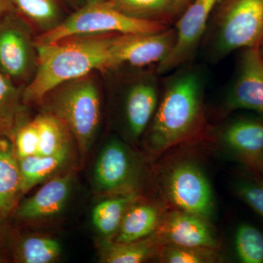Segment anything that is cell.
Masks as SVG:
<instances>
[{
	"label": "cell",
	"mask_w": 263,
	"mask_h": 263,
	"mask_svg": "<svg viewBox=\"0 0 263 263\" xmlns=\"http://www.w3.org/2000/svg\"><path fill=\"white\" fill-rule=\"evenodd\" d=\"M117 34L73 36L35 44V73L22 93L24 103H39L63 83L94 70L111 69L112 46Z\"/></svg>",
	"instance_id": "obj_1"
},
{
	"label": "cell",
	"mask_w": 263,
	"mask_h": 263,
	"mask_svg": "<svg viewBox=\"0 0 263 263\" xmlns=\"http://www.w3.org/2000/svg\"><path fill=\"white\" fill-rule=\"evenodd\" d=\"M164 83L163 92L150 123L148 146L154 153L197 136L205 124V79L198 69L178 68Z\"/></svg>",
	"instance_id": "obj_2"
},
{
	"label": "cell",
	"mask_w": 263,
	"mask_h": 263,
	"mask_svg": "<svg viewBox=\"0 0 263 263\" xmlns=\"http://www.w3.org/2000/svg\"><path fill=\"white\" fill-rule=\"evenodd\" d=\"M48 113L61 119L75 137L81 152L89 150L101 117L98 85L87 75L67 81L48 93Z\"/></svg>",
	"instance_id": "obj_3"
},
{
	"label": "cell",
	"mask_w": 263,
	"mask_h": 263,
	"mask_svg": "<svg viewBox=\"0 0 263 263\" xmlns=\"http://www.w3.org/2000/svg\"><path fill=\"white\" fill-rule=\"evenodd\" d=\"M169 26L160 22L133 18L114 8L107 0L90 2L54 28L41 33L34 44L56 42L64 38L103 34H148Z\"/></svg>",
	"instance_id": "obj_4"
},
{
	"label": "cell",
	"mask_w": 263,
	"mask_h": 263,
	"mask_svg": "<svg viewBox=\"0 0 263 263\" xmlns=\"http://www.w3.org/2000/svg\"><path fill=\"white\" fill-rule=\"evenodd\" d=\"M210 33V55L220 60L238 49L257 48L263 37V0H220Z\"/></svg>",
	"instance_id": "obj_5"
},
{
	"label": "cell",
	"mask_w": 263,
	"mask_h": 263,
	"mask_svg": "<svg viewBox=\"0 0 263 263\" xmlns=\"http://www.w3.org/2000/svg\"><path fill=\"white\" fill-rule=\"evenodd\" d=\"M166 195L178 210L209 219L214 212L212 186L202 169L190 161L175 164L164 179Z\"/></svg>",
	"instance_id": "obj_6"
},
{
	"label": "cell",
	"mask_w": 263,
	"mask_h": 263,
	"mask_svg": "<svg viewBox=\"0 0 263 263\" xmlns=\"http://www.w3.org/2000/svg\"><path fill=\"white\" fill-rule=\"evenodd\" d=\"M220 0H193L178 18L176 42L167 58L157 66L159 73L165 74L187 64L205 36L211 15Z\"/></svg>",
	"instance_id": "obj_7"
},
{
	"label": "cell",
	"mask_w": 263,
	"mask_h": 263,
	"mask_svg": "<svg viewBox=\"0 0 263 263\" xmlns=\"http://www.w3.org/2000/svg\"><path fill=\"white\" fill-rule=\"evenodd\" d=\"M37 65V51L16 12L0 19V71L12 81L25 80Z\"/></svg>",
	"instance_id": "obj_8"
},
{
	"label": "cell",
	"mask_w": 263,
	"mask_h": 263,
	"mask_svg": "<svg viewBox=\"0 0 263 263\" xmlns=\"http://www.w3.org/2000/svg\"><path fill=\"white\" fill-rule=\"evenodd\" d=\"M176 42L174 27L148 34H118L112 46L111 69L159 66Z\"/></svg>",
	"instance_id": "obj_9"
},
{
	"label": "cell",
	"mask_w": 263,
	"mask_h": 263,
	"mask_svg": "<svg viewBox=\"0 0 263 263\" xmlns=\"http://www.w3.org/2000/svg\"><path fill=\"white\" fill-rule=\"evenodd\" d=\"M226 108L252 110L263 117V60L258 48L243 49L226 95Z\"/></svg>",
	"instance_id": "obj_10"
},
{
	"label": "cell",
	"mask_w": 263,
	"mask_h": 263,
	"mask_svg": "<svg viewBox=\"0 0 263 263\" xmlns=\"http://www.w3.org/2000/svg\"><path fill=\"white\" fill-rule=\"evenodd\" d=\"M221 143L235 158L263 179V117H240L220 132Z\"/></svg>",
	"instance_id": "obj_11"
},
{
	"label": "cell",
	"mask_w": 263,
	"mask_h": 263,
	"mask_svg": "<svg viewBox=\"0 0 263 263\" xmlns=\"http://www.w3.org/2000/svg\"><path fill=\"white\" fill-rule=\"evenodd\" d=\"M137 167L130 151L122 142L112 140L101 152L94 170V182L98 191L126 194L136 182Z\"/></svg>",
	"instance_id": "obj_12"
},
{
	"label": "cell",
	"mask_w": 263,
	"mask_h": 263,
	"mask_svg": "<svg viewBox=\"0 0 263 263\" xmlns=\"http://www.w3.org/2000/svg\"><path fill=\"white\" fill-rule=\"evenodd\" d=\"M155 235L162 245L215 249V233L209 220L190 213L177 210L162 218Z\"/></svg>",
	"instance_id": "obj_13"
},
{
	"label": "cell",
	"mask_w": 263,
	"mask_h": 263,
	"mask_svg": "<svg viewBox=\"0 0 263 263\" xmlns=\"http://www.w3.org/2000/svg\"><path fill=\"white\" fill-rule=\"evenodd\" d=\"M160 92L154 76H148L134 81L124 99V118L129 134L138 138L146 131L158 106Z\"/></svg>",
	"instance_id": "obj_14"
},
{
	"label": "cell",
	"mask_w": 263,
	"mask_h": 263,
	"mask_svg": "<svg viewBox=\"0 0 263 263\" xmlns=\"http://www.w3.org/2000/svg\"><path fill=\"white\" fill-rule=\"evenodd\" d=\"M71 184L70 174L51 180L19 206L17 216L30 220L57 215L68 200Z\"/></svg>",
	"instance_id": "obj_15"
},
{
	"label": "cell",
	"mask_w": 263,
	"mask_h": 263,
	"mask_svg": "<svg viewBox=\"0 0 263 263\" xmlns=\"http://www.w3.org/2000/svg\"><path fill=\"white\" fill-rule=\"evenodd\" d=\"M0 137V221L16 206L22 195V179L13 145Z\"/></svg>",
	"instance_id": "obj_16"
},
{
	"label": "cell",
	"mask_w": 263,
	"mask_h": 263,
	"mask_svg": "<svg viewBox=\"0 0 263 263\" xmlns=\"http://www.w3.org/2000/svg\"><path fill=\"white\" fill-rule=\"evenodd\" d=\"M162 219L156 205L133 203L124 214L115 241L129 243L145 239L157 231Z\"/></svg>",
	"instance_id": "obj_17"
},
{
	"label": "cell",
	"mask_w": 263,
	"mask_h": 263,
	"mask_svg": "<svg viewBox=\"0 0 263 263\" xmlns=\"http://www.w3.org/2000/svg\"><path fill=\"white\" fill-rule=\"evenodd\" d=\"M68 156L69 151H66L55 155H34L18 159L22 193H27L58 171L65 163Z\"/></svg>",
	"instance_id": "obj_18"
},
{
	"label": "cell",
	"mask_w": 263,
	"mask_h": 263,
	"mask_svg": "<svg viewBox=\"0 0 263 263\" xmlns=\"http://www.w3.org/2000/svg\"><path fill=\"white\" fill-rule=\"evenodd\" d=\"M155 233L151 238L129 243H108L104 248L103 259L106 263H140L152 258L162 247Z\"/></svg>",
	"instance_id": "obj_19"
},
{
	"label": "cell",
	"mask_w": 263,
	"mask_h": 263,
	"mask_svg": "<svg viewBox=\"0 0 263 263\" xmlns=\"http://www.w3.org/2000/svg\"><path fill=\"white\" fill-rule=\"evenodd\" d=\"M114 8L133 18L169 25L175 19L174 0H107Z\"/></svg>",
	"instance_id": "obj_20"
},
{
	"label": "cell",
	"mask_w": 263,
	"mask_h": 263,
	"mask_svg": "<svg viewBox=\"0 0 263 263\" xmlns=\"http://www.w3.org/2000/svg\"><path fill=\"white\" fill-rule=\"evenodd\" d=\"M136 201V195L129 193L100 202L92 212L95 228L105 236L117 234L124 214Z\"/></svg>",
	"instance_id": "obj_21"
},
{
	"label": "cell",
	"mask_w": 263,
	"mask_h": 263,
	"mask_svg": "<svg viewBox=\"0 0 263 263\" xmlns=\"http://www.w3.org/2000/svg\"><path fill=\"white\" fill-rule=\"evenodd\" d=\"M39 135L37 155L51 156L69 151V130L61 119L50 113L35 119Z\"/></svg>",
	"instance_id": "obj_22"
},
{
	"label": "cell",
	"mask_w": 263,
	"mask_h": 263,
	"mask_svg": "<svg viewBox=\"0 0 263 263\" xmlns=\"http://www.w3.org/2000/svg\"><path fill=\"white\" fill-rule=\"evenodd\" d=\"M17 14L31 24L48 32L62 22V9L58 0H11Z\"/></svg>",
	"instance_id": "obj_23"
},
{
	"label": "cell",
	"mask_w": 263,
	"mask_h": 263,
	"mask_svg": "<svg viewBox=\"0 0 263 263\" xmlns=\"http://www.w3.org/2000/svg\"><path fill=\"white\" fill-rule=\"evenodd\" d=\"M61 251L60 243L53 238L29 236L15 247V259L24 263L53 262L60 257Z\"/></svg>",
	"instance_id": "obj_24"
},
{
	"label": "cell",
	"mask_w": 263,
	"mask_h": 263,
	"mask_svg": "<svg viewBox=\"0 0 263 263\" xmlns=\"http://www.w3.org/2000/svg\"><path fill=\"white\" fill-rule=\"evenodd\" d=\"M20 98L13 81L0 71V137L9 136L14 129Z\"/></svg>",
	"instance_id": "obj_25"
},
{
	"label": "cell",
	"mask_w": 263,
	"mask_h": 263,
	"mask_svg": "<svg viewBox=\"0 0 263 263\" xmlns=\"http://www.w3.org/2000/svg\"><path fill=\"white\" fill-rule=\"evenodd\" d=\"M235 248L240 262L262 263V232L251 224H240L235 232Z\"/></svg>",
	"instance_id": "obj_26"
},
{
	"label": "cell",
	"mask_w": 263,
	"mask_h": 263,
	"mask_svg": "<svg viewBox=\"0 0 263 263\" xmlns=\"http://www.w3.org/2000/svg\"><path fill=\"white\" fill-rule=\"evenodd\" d=\"M159 259L167 263H210L217 262L215 249L164 245L158 252Z\"/></svg>",
	"instance_id": "obj_27"
},
{
	"label": "cell",
	"mask_w": 263,
	"mask_h": 263,
	"mask_svg": "<svg viewBox=\"0 0 263 263\" xmlns=\"http://www.w3.org/2000/svg\"><path fill=\"white\" fill-rule=\"evenodd\" d=\"M14 152L17 159L37 155L39 135L35 121L21 126L15 133Z\"/></svg>",
	"instance_id": "obj_28"
},
{
	"label": "cell",
	"mask_w": 263,
	"mask_h": 263,
	"mask_svg": "<svg viewBox=\"0 0 263 263\" xmlns=\"http://www.w3.org/2000/svg\"><path fill=\"white\" fill-rule=\"evenodd\" d=\"M235 191L243 202L263 217V179L241 180Z\"/></svg>",
	"instance_id": "obj_29"
},
{
	"label": "cell",
	"mask_w": 263,
	"mask_h": 263,
	"mask_svg": "<svg viewBox=\"0 0 263 263\" xmlns=\"http://www.w3.org/2000/svg\"><path fill=\"white\" fill-rule=\"evenodd\" d=\"M193 0H174L175 19L179 18Z\"/></svg>",
	"instance_id": "obj_30"
},
{
	"label": "cell",
	"mask_w": 263,
	"mask_h": 263,
	"mask_svg": "<svg viewBox=\"0 0 263 263\" xmlns=\"http://www.w3.org/2000/svg\"><path fill=\"white\" fill-rule=\"evenodd\" d=\"M12 12L15 10L11 0H0V19Z\"/></svg>",
	"instance_id": "obj_31"
},
{
	"label": "cell",
	"mask_w": 263,
	"mask_h": 263,
	"mask_svg": "<svg viewBox=\"0 0 263 263\" xmlns=\"http://www.w3.org/2000/svg\"><path fill=\"white\" fill-rule=\"evenodd\" d=\"M257 48H258L259 53H260V56L262 57L263 60V37L262 40H261L260 43H259L258 47Z\"/></svg>",
	"instance_id": "obj_32"
},
{
	"label": "cell",
	"mask_w": 263,
	"mask_h": 263,
	"mask_svg": "<svg viewBox=\"0 0 263 263\" xmlns=\"http://www.w3.org/2000/svg\"><path fill=\"white\" fill-rule=\"evenodd\" d=\"M84 1H85V4H86V3H90V2L98 1V0H84Z\"/></svg>",
	"instance_id": "obj_33"
},
{
	"label": "cell",
	"mask_w": 263,
	"mask_h": 263,
	"mask_svg": "<svg viewBox=\"0 0 263 263\" xmlns=\"http://www.w3.org/2000/svg\"><path fill=\"white\" fill-rule=\"evenodd\" d=\"M0 260H1V259H0Z\"/></svg>",
	"instance_id": "obj_34"
}]
</instances>
